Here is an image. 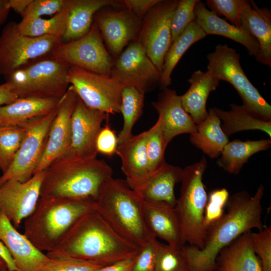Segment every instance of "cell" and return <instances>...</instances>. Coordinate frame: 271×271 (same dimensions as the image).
Segmentation results:
<instances>
[{"label":"cell","mask_w":271,"mask_h":271,"mask_svg":"<svg viewBox=\"0 0 271 271\" xmlns=\"http://www.w3.org/2000/svg\"><path fill=\"white\" fill-rule=\"evenodd\" d=\"M230 106L231 109L229 111L212 108L222 121L221 128L228 137L239 131L259 130L266 133L270 139L271 121L257 118L242 105L231 104Z\"/></svg>","instance_id":"obj_33"},{"label":"cell","mask_w":271,"mask_h":271,"mask_svg":"<svg viewBox=\"0 0 271 271\" xmlns=\"http://www.w3.org/2000/svg\"><path fill=\"white\" fill-rule=\"evenodd\" d=\"M207 167L204 156L183 170L180 195L175 209L178 219L182 242L201 249L204 245L206 230L204 212L208 195L203 182Z\"/></svg>","instance_id":"obj_6"},{"label":"cell","mask_w":271,"mask_h":271,"mask_svg":"<svg viewBox=\"0 0 271 271\" xmlns=\"http://www.w3.org/2000/svg\"><path fill=\"white\" fill-rule=\"evenodd\" d=\"M138 253L114 263L103 266L95 271H131Z\"/></svg>","instance_id":"obj_48"},{"label":"cell","mask_w":271,"mask_h":271,"mask_svg":"<svg viewBox=\"0 0 271 271\" xmlns=\"http://www.w3.org/2000/svg\"><path fill=\"white\" fill-rule=\"evenodd\" d=\"M163 121L164 136L168 144L176 136L195 133L196 125L183 107L181 97L174 90L166 88L151 103Z\"/></svg>","instance_id":"obj_21"},{"label":"cell","mask_w":271,"mask_h":271,"mask_svg":"<svg viewBox=\"0 0 271 271\" xmlns=\"http://www.w3.org/2000/svg\"><path fill=\"white\" fill-rule=\"evenodd\" d=\"M0 257L4 260L9 271H19L9 251L1 240Z\"/></svg>","instance_id":"obj_50"},{"label":"cell","mask_w":271,"mask_h":271,"mask_svg":"<svg viewBox=\"0 0 271 271\" xmlns=\"http://www.w3.org/2000/svg\"><path fill=\"white\" fill-rule=\"evenodd\" d=\"M57 107L49 114L27 123L26 133L12 164L0 176V186L15 179L21 182L29 180L35 174L44 152L50 127Z\"/></svg>","instance_id":"obj_11"},{"label":"cell","mask_w":271,"mask_h":271,"mask_svg":"<svg viewBox=\"0 0 271 271\" xmlns=\"http://www.w3.org/2000/svg\"><path fill=\"white\" fill-rule=\"evenodd\" d=\"M207 35L196 20L190 23L172 42L164 58L160 85L163 89L172 83L171 74L187 50Z\"/></svg>","instance_id":"obj_32"},{"label":"cell","mask_w":271,"mask_h":271,"mask_svg":"<svg viewBox=\"0 0 271 271\" xmlns=\"http://www.w3.org/2000/svg\"><path fill=\"white\" fill-rule=\"evenodd\" d=\"M190 86L180 96L184 110L197 125L207 117V100L211 92L215 91L220 80L208 70L195 71L188 80Z\"/></svg>","instance_id":"obj_27"},{"label":"cell","mask_w":271,"mask_h":271,"mask_svg":"<svg viewBox=\"0 0 271 271\" xmlns=\"http://www.w3.org/2000/svg\"><path fill=\"white\" fill-rule=\"evenodd\" d=\"M194 13L195 20L204 32L207 35L225 37L245 47L250 56L255 58L260 48L257 41L241 28L229 23L208 10L204 3L199 0L196 4Z\"/></svg>","instance_id":"obj_25"},{"label":"cell","mask_w":271,"mask_h":271,"mask_svg":"<svg viewBox=\"0 0 271 271\" xmlns=\"http://www.w3.org/2000/svg\"><path fill=\"white\" fill-rule=\"evenodd\" d=\"M264 189L260 184L253 196L241 191L229 196L226 212L206 229L203 247L183 246L190 271H214L222 249L252 229L260 231L264 228L261 201Z\"/></svg>","instance_id":"obj_1"},{"label":"cell","mask_w":271,"mask_h":271,"mask_svg":"<svg viewBox=\"0 0 271 271\" xmlns=\"http://www.w3.org/2000/svg\"><path fill=\"white\" fill-rule=\"evenodd\" d=\"M251 232L240 235L220 250L216 259V271H262L252 245Z\"/></svg>","instance_id":"obj_26"},{"label":"cell","mask_w":271,"mask_h":271,"mask_svg":"<svg viewBox=\"0 0 271 271\" xmlns=\"http://www.w3.org/2000/svg\"><path fill=\"white\" fill-rule=\"evenodd\" d=\"M68 10L65 33L63 43L77 40L90 30L95 14L100 10L108 7L123 5L122 1L115 0H65Z\"/></svg>","instance_id":"obj_24"},{"label":"cell","mask_w":271,"mask_h":271,"mask_svg":"<svg viewBox=\"0 0 271 271\" xmlns=\"http://www.w3.org/2000/svg\"><path fill=\"white\" fill-rule=\"evenodd\" d=\"M65 6V0H32L23 14L22 19L41 18L54 15Z\"/></svg>","instance_id":"obj_44"},{"label":"cell","mask_w":271,"mask_h":271,"mask_svg":"<svg viewBox=\"0 0 271 271\" xmlns=\"http://www.w3.org/2000/svg\"><path fill=\"white\" fill-rule=\"evenodd\" d=\"M95 201L40 197L24 223V234L40 251L48 253L60 243L83 215L94 210Z\"/></svg>","instance_id":"obj_5"},{"label":"cell","mask_w":271,"mask_h":271,"mask_svg":"<svg viewBox=\"0 0 271 271\" xmlns=\"http://www.w3.org/2000/svg\"><path fill=\"white\" fill-rule=\"evenodd\" d=\"M77 95L70 85L57 106L56 115L49 130L46 146L35 173L44 171L69 150L71 138V118Z\"/></svg>","instance_id":"obj_18"},{"label":"cell","mask_w":271,"mask_h":271,"mask_svg":"<svg viewBox=\"0 0 271 271\" xmlns=\"http://www.w3.org/2000/svg\"><path fill=\"white\" fill-rule=\"evenodd\" d=\"M145 94L131 86L123 87L120 109L123 117V125L117 136L118 145L132 135L133 125L143 113Z\"/></svg>","instance_id":"obj_34"},{"label":"cell","mask_w":271,"mask_h":271,"mask_svg":"<svg viewBox=\"0 0 271 271\" xmlns=\"http://www.w3.org/2000/svg\"><path fill=\"white\" fill-rule=\"evenodd\" d=\"M145 221L151 234L176 247L183 246L175 207L161 202L145 201Z\"/></svg>","instance_id":"obj_23"},{"label":"cell","mask_w":271,"mask_h":271,"mask_svg":"<svg viewBox=\"0 0 271 271\" xmlns=\"http://www.w3.org/2000/svg\"><path fill=\"white\" fill-rule=\"evenodd\" d=\"M62 43L61 39L52 36H25L17 23H7L0 35V75H8L35 59L50 55Z\"/></svg>","instance_id":"obj_9"},{"label":"cell","mask_w":271,"mask_h":271,"mask_svg":"<svg viewBox=\"0 0 271 271\" xmlns=\"http://www.w3.org/2000/svg\"><path fill=\"white\" fill-rule=\"evenodd\" d=\"M102 266L94 262L74 258H51L40 271H95Z\"/></svg>","instance_id":"obj_42"},{"label":"cell","mask_w":271,"mask_h":271,"mask_svg":"<svg viewBox=\"0 0 271 271\" xmlns=\"http://www.w3.org/2000/svg\"><path fill=\"white\" fill-rule=\"evenodd\" d=\"M177 0H161L142 20L138 41L162 72L164 58L172 43L171 21Z\"/></svg>","instance_id":"obj_13"},{"label":"cell","mask_w":271,"mask_h":271,"mask_svg":"<svg viewBox=\"0 0 271 271\" xmlns=\"http://www.w3.org/2000/svg\"><path fill=\"white\" fill-rule=\"evenodd\" d=\"M196 127V132L190 136L191 144L210 158H218L229 140L213 108L210 109L206 118Z\"/></svg>","instance_id":"obj_30"},{"label":"cell","mask_w":271,"mask_h":271,"mask_svg":"<svg viewBox=\"0 0 271 271\" xmlns=\"http://www.w3.org/2000/svg\"><path fill=\"white\" fill-rule=\"evenodd\" d=\"M26 133L25 126H0V170L12 164Z\"/></svg>","instance_id":"obj_36"},{"label":"cell","mask_w":271,"mask_h":271,"mask_svg":"<svg viewBox=\"0 0 271 271\" xmlns=\"http://www.w3.org/2000/svg\"><path fill=\"white\" fill-rule=\"evenodd\" d=\"M108 51L117 58L130 43L137 41L142 20L129 10L98 11L93 18Z\"/></svg>","instance_id":"obj_17"},{"label":"cell","mask_w":271,"mask_h":271,"mask_svg":"<svg viewBox=\"0 0 271 271\" xmlns=\"http://www.w3.org/2000/svg\"><path fill=\"white\" fill-rule=\"evenodd\" d=\"M10 10L9 0H0V26L7 21Z\"/></svg>","instance_id":"obj_52"},{"label":"cell","mask_w":271,"mask_h":271,"mask_svg":"<svg viewBox=\"0 0 271 271\" xmlns=\"http://www.w3.org/2000/svg\"><path fill=\"white\" fill-rule=\"evenodd\" d=\"M161 0H123L125 8L143 20L148 11Z\"/></svg>","instance_id":"obj_47"},{"label":"cell","mask_w":271,"mask_h":271,"mask_svg":"<svg viewBox=\"0 0 271 271\" xmlns=\"http://www.w3.org/2000/svg\"><path fill=\"white\" fill-rule=\"evenodd\" d=\"M32 1L9 0V5L11 10L22 17Z\"/></svg>","instance_id":"obj_51"},{"label":"cell","mask_w":271,"mask_h":271,"mask_svg":"<svg viewBox=\"0 0 271 271\" xmlns=\"http://www.w3.org/2000/svg\"><path fill=\"white\" fill-rule=\"evenodd\" d=\"M0 240L11 254L19 271H40L51 258L37 249L0 211Z\"/></svg>","instance_id":"obj_19"},{"label":"cell","mask_w":271,"mask_h":271,"mask_svg":"<svg viewBox=\"0 0 271 271\" xmlns=\"http://www.w3.org/2000/svg\"><path fill=\"white\" fill-rule=\"evenodd\" d=\"M254 252L260 259L262 271H271V227L250 234Z\"/></svg>","instance_id":"obj_41"},{"label":"cell","mask_w":271,"mask_h":271,"mask_svg":"<svg viewBox=\"0 0 271 271\" xmlns=\"http://www.w3.org/2000/svg\"><path fill=\"white\" fill-rule=\"evenodd\" d=\"M206 4L210 11L224 16L231 24L241 27L238 0H207Z\"/></svg>","instance_id":"obj_45"},{"label":"cell","mask_w":271,"mask_h":271,"mask_svg":"<svg viewBox=\"0 0 271 271\" xmlns=\"http://www.w3.org/2000/svg\"><path fill=\"white\" fill-rule=\"evenodd\" d=\"M0 271H9V270L8 269V268L6 267H5L1 268Z\"/></svg>","instance_id":"obj_54"},{"label":"cell","mask_w":271,"mask_h":271,"mask_svg":"<svg viewBox=\"0 0 271 271\" xmlns=\"http://www.w3.org/2000/svg\"><path fill=\"white\" fill-rule=\"evenodd\" d=\"M108 115L88 107L77 96L71 118L70 146L67 152L60 157L72 159L96 158V139L102 123Z\"/></svg>","instance_id":"obj_15"},{"label":"cell","mask_w":271,"mask_h":271,"mask_svg":"<svg viewBox=\"0 0 271 271\" xmlns=\"http://www.w3.org/2000/svg\"><path fill=\"white\" fill-rule=\"evenodd\" d=\"M182 247L160 243L154 271H190Z\"/></svg>","instance_id":"obj_38"},{"label":"cell","mask_w":271,"mask_h":271,"mask_svg":"<svg viewBox=\"0 0 271 271\" xmlns=\"http://www.w3.org/2000/svg\"><path fill=\"white\" fill-rule=\"evenodd\" d=\"M59 100L19 98L0 106V126H24L30 121L50 113L57 107Z\"/></svg>","instance_id":"obj_29"},{"label":"cell","mask_w":271,"mask_h":271,"mask_svg":"<svg viewBox=\"0 0 271 271\" xmlns=\"http://www.w3.org/2000/svg\"><path fill=\"white\" fill-rule=\"evenodd\" d=\"M160 243L153 237L140 248L131 271H154Z\"/></svg>","instance_id":"obj_43"},{"label":"cell","mask_w":271,"mask_h":271,"mask_svg":"<svg viewBox=\"0 0 271 271\" xmlns=\"http://www.w3.org/2000/svg\"><path fill=\"white\" fill-rule=\"evenodd\" d=\"M67 81L88 107L107 114L120 112L123 86L110 76L70 66Z\"/></svg>","instance_id":"obj_10"},{"label":"cell","mask_w":271,"mask_h":271,"mask_svg":"<svg viewBox=\"0 0 271 271\" xmlns=\"http://www.w3.org/2000/svg\"><path fill=\"white\" fill-rule=\"evenodd\" d=\"M70 67L50 56L5 77L19 98L60 99L70 86L67 81Z\"/></svg>","instance_id":"obj_7"},{"label":"cell","mask_w":271,"mask_h":271,"mask_svg":"<svg viewBox=\"0 0 271 271\" xmlns=\"http://www.w3.org/2000/svg\"><path fill=\"white\" fill-rule=\"evenodd\" d=\"M18 98L10 83L6 82L0 84V106L10 104Z\"/></svg>","instance_id":"obj_49"},{"label":"cell","mask_w":271,"mask_h":271,"mask_svg":"<svg viewBox=\"0 0 271 271\" xmlns=\"http://www.w3.org/2000/svg\"><path fill=\"white\" fill-rule=\"evenodd\" d=\"M146 131L132 135L118 145L116 154L121 161V170L131 189L139 190L152 174L147 154Z\"/></svg>","instance_id":"obj_20"},{"label":"cell","mask_w":271,"mask_h":271,"mask_svg":"<svg viewBox=\"0 0 271 271\" xmlns=\"http://www.w3.org/2000/svg\"><path fill=\"white\" fill-rule=\"evenodd\" d=\"M112 174V168L103 160L60 157L44 171L40 197L95 201Z\"/></svg>","instance_id":"obj_3"},{"label":"cell","mask_w":271,"mask_h":271,"mask_svg":"<svg viewBox=\"0 0 271 271\" xmlns=\"http://www.w3.org/2000/svg\"><path fill=\"white\" fill-rule=\"evenodd\" d=\"M183 170L166 162L136 192L145 201L164 202L175 207L174 188L181 181Z\"/></svg>","instance_id":"obj_28"},{"label":"cell","mask_w":271,"mask_h":271,"mask_svg":"<svg viewBox=\"0 0 271 271\" xmlns=\"http://www.w3.org/2000/svg\"><path fill=\"white\" fill-rule=\"evenodd\" d=\"M44 171L28 181L11 179L0 186V211L18 229L35 209L40 197Z\"/></svg>","instance_id":"obj_16"},{"label":"cell","mask_w":271,"mask_h":271,"mask_svg":"<svg viewBox=\"0 0 271 271\" xmlns=\"http://www.w3.org/2000/svg\"><path fill=\"white\" fill-rule=\"evenodd\" d=\"M241 28L258 42L259 52L257 61L271 66V11L259 8L253 1L238 0Z\"/></svg>","instance_id":"obj_22"},{"label":"cell","mask_w":271,"mask_h":271,"mask_svg":"<svg viewBox=\"0 0 271 271\" xmlns=\"http://www.w3.org/2000/svg\"><path fill=\"white\" fill-rule=\"evenodd\" d=\"M270 147V138L246 141L235 139L229 142L225 146L217 164L226 172L237 175L252 156L259 152L266 151Z\"/></svg>","instance_id":"obj_31"},{"label":"cell","mask_w":271,"mask_h":271,"mask_svg":"<svg viewBox=\"0 0 271 271\" xmlns=\"http://www.w3.org/2000/svg\"><path fill=\"white\" fill-rule=\"evenodd\" d=\"M140 248L118 234L95 210L81 216L47 255L108 265L137 254Z\"/></svg>","instance_id":"obj_2"},{"label":"cell","mask_w":271,"mask_h":271,"mask_svg":"<svg viewBox=\"0 0 271 271\" xmlns=\"http://www.w3.org/2000/svg\"><path fill=\"white\" fill-rule=\"evenodd\" d=\"M67 17L68 10L65 5L61 11L50 19H22L18 23V28L21 33L25 36H52L62 39L66 31Z\"/></svg>","instance_id":"obj_35"},{"label":"cell","mask_w":271,"mask_h":271,"mask_svg":"<svg viewBox=\"0 0 271 271\" xmlns=\"http://www.w3.org/2000/svg\"><path fill=\"white\" fill-rule=\"evenodd\" d=\"M198 1H178L171 21L172 42L190 23L195 20L194 9Z\"/></svg>","instance_id":"obj_40"},{"label":"cell","mask_w":271,"mask_h":271,"mask_svg":"<svg viewBox=\"0 0 271 271\" xmlns=\"http://www.w3.org/2000/svg\"><path fill=\"white\" fill-rule=\"evenodd\" d=\"M50 56L70 66L108 76L114 62L95 23L85 35L74 41L62 42Z\"/></svg>","instance_id":"obj_12"},{"label":"cell","mask_w":271,"mask_h":271,"mask_svg":"<svg viewBox=\"0 0 271 271\" xmlns=\"http://www.w3.org/2000/svg\"><path fill=\"white\" fill-rule=\"evenodd\" d=\"M110 76L123 87L131 86L145 94L160 85L161 72L136 41L114 60Z\"/></svg>","instance_id":"obj_14"},{"label":"cell","mask_w":271,"mask_h":271,"mask_svg":"<svg viewBox=\"0 0 271 271\" xmlns=\"http://www.w3.org/2000/svg\"><path fill=\"white\" fill-rule=\"evenodd\" d=\"M144 202L125 180L112 177L102 187L94 210L118 234L140 248L154 237L145 221Z\"/></svg>","instance_id":"obj_4"},{"label":"cell","mask_w":271,"mask_h":271,"mask_svg":"<svg viewBox=\"0 0 271 271\" xmlns=\"http://www.w3.org/2000/svg\"><path fill=\"white\" fill-rule=\"evenodd\" d=\"M229 197V192L225 188L215 189L209 193L204 212L206 230L223 216Z\"/></svg>","instance_id":"obj_39"},{"label":"cell","mask_w":271,"mask_h":271,"mask_svg":"<svg viewBox=\"0 0 271 271\" xmlns=\"http://www.w3.org/2000/svg\"><path fill=\"white\" fill-rule=\"evenodd\" d=\"M5 267H7L6 263H5L4 260L0 257V268Z\"/></svg>","instance_id":"obj_53"},{"label":"cell","mask_w":271,"mask_h":271,"mask_svg":"<svg viewBox=\"0 0 271 271\" xmlns=\"http://www.w3.org/2000/svg\"><path fill=\"white\" fill-rule=\"evenodd\" d=\"M146 131V146L150 170L153 174L165 162L166 142L163 121L159 116L156 123Z\"/></svg>","instance_id":"obj_37"},{"label":"cell","mask_w":271,"mask_h":271,"mask_svg":"<svg viewBox=\"0 0 271 271\" xmlns=\"http://www.w3.org/2000/svg\"><path fill=\"white\" fill-rule=\"evenodd\" d=\"M118 145L115 131L108 124L101 127L96 142L97 153L111 157L116 154Z\"/></svg>","instance_id":"obj_46"},{"label":"cell","mask_w":271,"mask_h":271,"mask_svg":"<svg viewBox=\"0 0 271 271\" xmlns=\"http://www.w3.org/2000/svg\"><path fill=\"white\" fill-rule=\"evenodd\" d=\"M240 58L235 49L219 44L207 56V70L220 81L229 83L241 97L242 105L255 117L271 121V106L246 76Z\"/></svg>","instance_id":"obj_8"}]
</instances>
